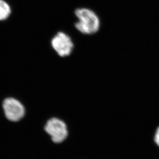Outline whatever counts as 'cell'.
<instances>
[{
    "label": "cell",
    "instance_id": "obj_1",
    "mask_svg": "<svg viewBox=\"0 0 159 159\" xmlns=\"http://www.w3.org/2000/svg\"><path fill=\"white\" fill-rule=\"evenodd\" d=\"M79 19L75 27L80 32L84 34L91 35L96 33L100 27V21L97 16L89 9L80 8L75 11Z\"/></svg>",
    "mask_w": 159,
    "mask_h": 159
},
{
    "label": "cell",
    "instance_id": "obj_2",
    "mask_svg": "<svg viewBox=\"0 0 159 159\" xmlns=\"http://www.w3.org/2000/svg\"><path fill=\"white\" fill-rule=\"evenodd\" d=\"M45 129L55 143L62 142L67 137L68 130L66 124L56 118H53L48 120Z\"/></svg>",
    "mask_w": 159,
    "mask_h": 159
},
{
    "label": "cell",
    "instance_id": "obj_3",
    "mask_svg": "<svg viewBox=\"0 0 159 159\" xmlns=\"http://www.w3.org/2000/svg\"><path fill=\"white\" fill-rule=\"evenodd\" d=\"M3 107L6 118L12 122L19 121L25 114L24 106L19 101L14 98L5 99Z\"/></svg>",
    "mask_w": 159,
    "mask_h": 159
},
{
    "label": "cell",
    "instance_id": "obj_4",
    "mask_svg": "<svg viewBox=\"0 0 159 159\" xmlns=\"http://www.w3.org/2000/svg\"><path fill=\"white\" fill-rule=\"evenodd\" d=\"M52 45L59 55L65 57L69 55L72 52L74 44L69 36L60 32L52 40Z\"/></svg>",
    "mask_w": 159,
    "mask_h": 159
},
{
    "label": "cell",
    "instance_id": "obj_5",
    "mask_svg": "<svg viewBox=\"0 0 159 159\" xmlns=\"http://www.w3.org/2000/svg\"><path fill=\"white\" fill-rule=\"evenodd\" d=\"M11 9L9 5L3 0H0V20H5L9 17Z\"/></svg>",
    "mask_w": 159,
    "mask_h": 159
},
{
    "label": "cell",
    "instance_id": "obj_6",
    "mask_svg": "<svg viewBox=\"0 0 159 159\" xmlns=\"http://www.w3.org/2000/svg\"><path fill=\"white\" fill-rule=\"evenodd\" d=\"M155 142L156 143V144L159 146V127L157 130L155 134Z\"/></svg>",
    "mask_w": 159,
    "mask_h": 159
}]
</instances>
